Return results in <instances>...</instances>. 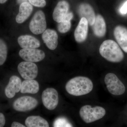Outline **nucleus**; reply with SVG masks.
I'll list each match as a JSON object with an SVG mask.
<instances>
[{
  "label": "nucleus",
  "mask_w": 127,
  "mask_h": 127,
  "mask_svg": "<svg viewBox=\"0 0 127 127\" xmlns=\"http://www.w3.org/2000/svg\"><path fill=\"white\" fill-rule=\"evenodd\" d=\"M92 82L88 78L78 76L72 78L66 84L65 89L69 94L80 96L90 93L93 89Z\"/></svg>",
  "instance_id": "obj_1"
},
{
  "label": "nucleus",
  "mask_w": 127,
  "mask_h": 127,
  "mask_svg": "<svg viewBox=\"0 0 127 127\" xmlns=\"http://www.w3.org/2000/svg\"><path fill=\"white\" fill-rule=\"evenodd\" d=\"M99 52L104 59L111 62H120L124 58V54L119 46L112 40H106L102 43Z\"/></svg>",
  "instance_id": "obj_2"
},
{
  "label": "nucleus",
  "mask_w": 127,
  "mask_h": 127,
  "mask_svg": "<svg viewBox=\"0 0 127 127\" xmlns=\"http://www.w3.org/2000/svg\"><path fill=\"white\" fill-rule=\"evenodd\" d=\"M106 110L101 107H92L87 105L81 108L79 115L82 119L87 123H90L102 118L106 114Z\"/></svg>",
  "instance_id": "obj_3"
},
{
  "label": "nucleus",
  "mask_w": 127,
  "mask_h": 127,
  "mask_svg": "<svg viewBox=\"0 0 127 127\" xmlns=\"http://www.w3.org/2000/svg\"><path fill=\"white\" fill-rule=\"evenodd\" d=\"M104 82L108 90L112 95H120L125 93V86L114 73L107 74L104 78Z\"/></svg>",
  "instance_id": "obj_4"
},
{
  "label": "nucleus",
  "mask_w": 127,
  "mask_h": 127,
  "mask_svg": "<svg viewBox=\"0 0 127 127\" xmlns=\"http://www.w3.org/2000/svg\"><path fill=\"white\" fill-rule=\"evenodd\" d=\"M46 27V21L44 12L41 10L36 12L30 22V31L33 34L38 35L43 33Z\"/></svg>",
  "instance_id": "obj_5"
},
{
  "label": "nucleus",
  "mask_w": 127,
  "mask_h": 127,
  "mask_svg": "<svg viewBox=\"0 0 127 127\" xmlns=\"http://www.w3.org/2000/svg\"><path fill=\"white\" fill-rule=\"evenodd\" d=\"M38 104V101L35 98L26 96L17 98L13 103V107L16 111L26 112L34 109Z\"/></svg>",
  "instance_id": "obj_6"
},
{
  "label": "nucleus",
  "mask_w": 127,
  "mask_h": 127,
  "mask_svg": "<svg viewBox=\"0 0 127 127\" xmlns=\"http://www.w3.org/2000/svg\"><path fill=\"white\" fill-rule=\"evenodd\" d=\"M17 69L21 76L25 80L34 79L38 75L37 66L32 62H22L18 64Z\"/></svg>",
  "instance_id": "obj_7"
},
{
  "label": "nucleus",
  "mask_w": 127,
  "mask_h": 127,
  "mask_svg": "<svg viewBox=\"0 0 127 127\" xmlns=\"http://www.w3.org/2000/svg\"><path fill=\"white\" fill-rule=\"evenodd\" d=\"M42 100L44 106L49 110H53L57 107L59 102L57 91L53 88L46 89L42 92Z\"/></svg>",
  "instance_id": "obj_8"
},
{
  "label": "nucleus",
  "mask_w": 127,
  "mask_h": 127,
  "mask_svg": "<svg viewBox=\"0 0 127 127\" xmlns=\"http://www.w3.org/2000/svg\"><path fill=\"white\" fill-rule=\"evenodd\" d=\"M19 55L25 61L33 63L40 62L45 57L43 51L36 48H22L19 51Z\"/></svg>",
  "instance_id": "obj_9"
},
{
  "label": "nucleus",
  "mask_w": 127,
  "mask_h": 127,
  "mask_svg": "<svg viewBox=\"0 0 127 127\" xmlns=\"http://www.w3.org/2000/svg\"><path fill=\"white\" fill-rule=\"evenodd\" d=\"M22 81L17 76L13 75L10 78L9 82L5 89L6 96L9 98L15 96L16 93L20 91L22 86Z\"/></svg>",
  "instance_id": "obj_10"
},
{
  "label": "nucleus",
  "mask_w": 127,
  "mask_h": 127,
  "mask_svg": "<svg viewBox=\"0 0 127 127\" xmlns=\"http://www.w3.org/2000/svg\"><path fill=\"white\" fill-rule=\"evenodd\" d=\"M88 23L84 17H82L74 32L75 40L78 43L84 42L88 34Z\"/></svg>",
  "instance_id": "obj_11"
},
{
  "label": "nucleus",
  "mask_w": 127,
  "mask_h": 127,
  "mask_svg": "<svg viewBox=\"0 0 127 127\" xmlns=\"http://www.w3.org/2000/svg\"><path fill=\"white\" fill-rule=\"evenodd\" d=\"M113 33L119 45L125 52L127 53V28L118 25L114 28Z\"/></svg>",
  "instance_id": "obj_12"
},
{
  "label": "nucleus",
  "mask_w": 127,
  "mask_h": 127,
  "mask_svg": "<svg viewBox=\"0 0 127 127\" xmlns=\"http://www.w3.org/2000/svg\"><path fill=\"white\" fill-rule=\"evenodd\" d=\"M70 5L65 0L60 1L57 4L53 13V18L57 23L62 21L68 13Z\"/></svg>",
  "instance_id": "obj_13"
},
{
  "label": "nucleus",
  "mask_w": 127,
  "mask_h": 127,
  "mask_svg": "<svg viewBox=\"0 0 127 127\" xmlns=\"http://www.w3.org/2000/svg\"><path fill=\"white\" fill-rule=\"evenodd\" d=\"M42 39L47 47L52 50H55L58 45V35L55 30H46L42 34Z\"/></svg>",
  "instance_id": "obj_14"
},
{
  "label": "nucleus",
  "mask_w": 127,
  "mask_h": 127,
  "mask_svg": "<svg viewBox=\"0 0 127 127\" xmlns=\"http://www.w3.org/2000/svg\"><path fill=\"white\" fill-rule=\"evenodd\" d=\"M79 15L84 17L88 22V24L92 26L95 21L96 15L92 7L89 4L83 3L79 5L78 9Z\"/></svg>",
  "instance_id": "obj_15"
},
{
  "label": "nucleus",
  "mask_w": 127,
  "mask_h": 127,
  "mask_svg": "<svg viewBox=\"0 0 127 127\" xmlns=\"http://www.w3.org/2000/svg\"><path fill=\"white\" fill-rule=\"evenodd\" d=\"M33 11V6L30 2L26 1L21 3L19 7V13L16 18L18 23H22L30 16Z\"/></svg>",
  "instance_id": "obj_16"
},
{
  "label": "nucleus",
  "mask_w": 127,
  "mask_h": 127,
  "mask_svg": "<svg viewBox=\"0 0 127 127\" xmlns=\"http://www.w3.org/2000/svg\"><path fill=\"white\" fill-rule=\"evenodd\" d=\"M18 42L22 48H36L40 47V41L30 35H23L18 37Z\"/></svg>",
  "instance_id": "obj_17"
},
{
  "label": "nucleus",
  "mask_w": 127,
  "mask_h": 127,
  "mask_svg": "<svg viewBox=\"0 0 127 127\" xmlns=\"http://www.w3.org/2000/svg\"><path fill=\"white\" fill-rule=\"evenodd\" d=\"M92 26L96 36L102 37L105 36L106 32V26L102 16L100 15L96 16L95 22Z\"/></svg>",
  "instance_id": "obj_18"
},
{
  "label": "nucleus",
  "mask_w": 127,
  "mask_h": 127,
  "mask_svg": "<svg viewBox=\"0 0 127 127\" xmlns=\"http://www.w3.org/2000/svg\"><path fill=\"white\" fill-rule=\"evenodd\" d=\"M39 90V84L36 80L34 79L25 80L22 83L21 93L35 94L38 92Z\"/></svg>",
  "instance_id": "obj_19"
},
{
  "label": "nucleus",
  "mask_w": 127,
  "mask_h": 127,
  "mask_svg": "<svg viewBox=\"0 0 127 127\" xmlns=\"http://www.w3.org/2000/svg\"><path fill=\"white\" fill-rule=\"evenodd\" d=\"M25 124L28 127H48V123L45 119L39 116H31L25 120Z\"/></svg>",
  "instance_id": "obj_20"
},
{
  "label": "nucleus",
  "mask_w": 127,
  "mask_h": 127,
  "mask_svg": "<svg viewBox=\"0 0 127 127\" xmlns=\"http://www.w3.org/2000/svg\"><path fill=\"white\" fill-rule=\"evenodd\" d=\"M7 51L6 43L2 39H0V66L3 65L6 61Z\"/></svg>",
  "instance_id": "obj_21"
},
{
  "label": "nucleus",
  "mask_w": 127,
  "mask_h": 127,
  "mask_svg": "<svg viewBox=\"0 0 127 127\" xmlns=\"http://www.w3.org/2000/svg\"><path fill=\"white\" fill-rule=\"evenodd\" d=\"M71 28V21L63 20L58 25V30L61 33H65L69 31Z\"/></svg>",
  "instance_id": "obj_22"
},
{
  "label": "nucleus",
  "mask_w": 127,
  "mask_h": 127,
  "mask_svg": "<svg viewBox=\"0 0 127 127\" xmlns=\"http://www.w3.org/2000/svg\"><path fill=\"white\" fill-rule=\"evenodd\" d=\"M54 127H72V125L64 118H59L55 120L53 124Z\"/></svg>",
  "instance_id": "obj_23"
},
{
  "label": "nucleus",
  "mask_w": 127,
  "mask_h": 127,
  "mask_svg": "<svg viewBox=\"0 0 127 127\" xmlns=\"http://www.w3.org/2000/svg\"><path fill=\"white\" fill-rule=\"evenodd\" d=\"M29 2L35 7H43L46 4L45 0H28Z\"/></svg>",
  "instance_id": "obj_24"
},
{
  "label": "nucleus",
  "mask_w": 127,
  "mask_h": 127,
  "mask_svg": "<svg viewBox=\"0 0 127 127\" xmlns=\"http://www.w3.org/2000/svg\"><path fill=\"white\" fill-rule=\"evenodd\" d=\"M5 124V119L3 114L0 113V127H4Z\"/></svg>",
  "instance_id": "obj_25"
},
{
  "label": "nucleus",
  "mask_w": 127,
  "mask_h": 127,
  "mask_svg": "<svg viewBox=\"0 0 127 127\" xmlns=\"http://www.w3.org/2000/svg\"><path fill=\"white\" fill-rule=\"evenodd\" d=\"M120 11L122 14H125L127 12V1L123 5L120 9Z\"/></svg>",
  "instance_id": "obj_26"
},
{
  "label": "nucleus",
  "mask_w": 127,
  "mask_h": 127,
  "mask_svg": "<svg viewBox=\"0 0 127 127\" xmlns=\"http://www.w3.org/2000/svg\"><path fill=\"white\" fill-rule=\"evenodd\" d=\"M11 127H25L26 126L17 122H14L12 123Z\"/></svg>",
  "instance_id": "obj_27"
},
{
  "label": "nucleus",
  "mask_w": 127,
  "mask_h": 127,
  "mask_svg": "<svg viewBox=\"0 0 127 127\" xmlns=\"http://www.w3.org/2000/svg\"><path fill=\"white\" fill-rule=\"evenodd\" d=\"M28 0H17V2L19 4H21V3H22V2H26Z\"/></svg>",
  "instance_id": "obj_28"
},
{
  "label": "nucleus",
  "mask_w": 127,
  "mask_h": 127,
  "mask_svg": "<svg viewBox=\"0 0 127 127\" xmlns=\"http://www.w3.org/2000/svg\"><path fill=\"white\" fill-rule=\"evenodd\" d=\"M7 0H0V4H3L6 2Z\"/></svg>",
  "instance_id": "obj_29"
}]
</instances>
